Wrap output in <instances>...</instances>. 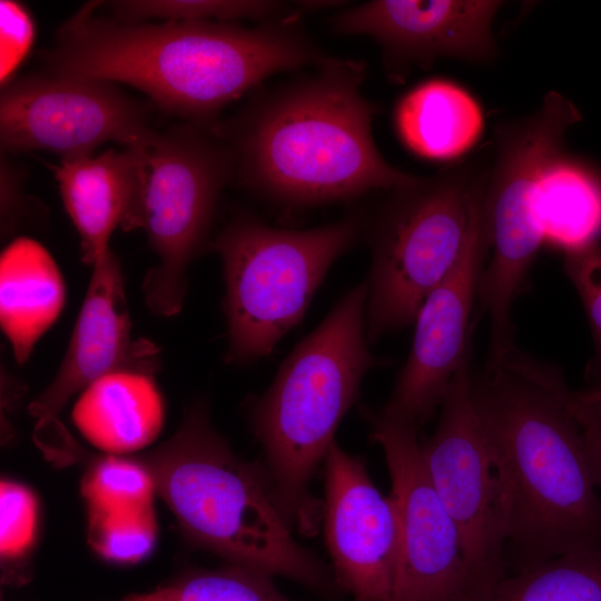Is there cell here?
Here are the masks:
<instances>
[{"label":"cell","mask_w":601,"mask_h":601,"mask_svg":"<svg viewBox=\"0 0 601 601\" xmlns=\"http://www.w3.org/2000/svg\"><path fill=\"white\" fill-rule=\"evenodd\" d=\"M85 3L39 53L45 72L126 83L166 112L209 128L218 112L280 71L328 57L299 26L300 14L254 28L214 20H121Z\"/></svg>","instance_id":"1"},{"label":"cell","mask_w":601,"mask_h":601,"mask_svg":"<svg viewBox=\"0 0 601 601\" xmlns=\"http://www.w3.org/2000/svg\"><path fill=\"white\" fill-rule=\"evenodd\" d=\"M471 394L506 489V549L520 570L601 548V499L560 368L513 346L472 374Z\"/></svg>","instance_id":"2"},{"label":"cell","mask_w":601,"mask_h":601,"mask_svg":"<svg viewBox=\"0 0 601 601\" xmlns=\"http://www.w3.org/2000/svg\"><path fill=\"white\" fill-rule=\"evenodd\" d=\"M316 68L210 127L230 148L240 183L287 207L415 183L420 177L390 165L375 145V108L362 93L363 62L328 58Z\"/></svg>","instance_id":"3"},{"label":"cell","mask_w":601,"mask_h":601,"mask_svg":"<svg viewBox=\"0 0 601 601\" xmlns=\"http://www.w3.org/2000/svg\"><path fill=\"white\" fill-rule=\"evenodd\" d=\"M367 283L349 289L247 404L275 501L303 533L315 532L321 504L309 485L368 371L383 364L366 336Z\"/></svg>","instance_id":"4"},{"label":"cell","mask_w":601,"mask_h":601,"mask_svg":"<svg viewBox=\"0 0 601 601\" xmlns=\"http://www.w3.org/2000/svg\"><path fill=\"white\" fill-rule=\"evenodd\" d=\"M145 460L157 494L194 544L230 564L328 590L329 571L293 536L263 465L233 452L206 403L194 405L175 435Z\"/></svg>","instance_id":"5"},{"label":"cell","mask_w":601,"mask_h":601,"mask_svg":"<svg viewBox=\"0 0 601 601\" xmlns=\"http://www.w3.org/2000/svg\"><path fill=\"white\" fill-rule=\"evenodd\" d=\"M492 161L476 155L433 177L390 189L368 226L370 344L414 323L426 296L471 242L487 230L485 196Z\"/></svg>","instance_id":"6"},{"label":"cell","mask_w":601,"mask_h":601,"mask_svg":"<svg viewBox=\"0 0 601 601\" xmlns=\"http://www.w3.org/2000/svg\"><path fill=\"white\" fill-rule=\"evenodd\" d=\"M358 210L309 229H283L236 215L209 248L221 258L227 321L226 362L240 365L272 353L304 317L333 263L366 227Z\"/></svg>","instance_id":"7"},{"label":"cell","mask_w":601,"mask_h":601,"mask_svg":"<svg viewBox=\"0 0 601 601\" xmlns=\"http://www.w3.org/2000/svg\"><path fill=\"white\" fill-rule=\"evenodd\" d=\"M142 176L135 229H144L156 264L142 290L148 308L170 317L183 307L187 268L206 246L219 195L235 174L230 148L191 122L152 130L139 145Z\"/></svg>","instance_id":"8"},{"label":"cell","mask_w":601,"mask_h":601,"mask_svg":"<svg viewBox=\"0 0 601 601\" xmlns=\"http://www.w3.org/2000/svg\"><path fill=\"white\" fill-rule=\"evenodd\" d=\"M580 118L569 99L551 91L535 112L495 129L485 196L491 258L480 280V296L492 309H510L524 288L543 242L535 211L539 181Z\"/></svg>","instance_id":"9"},{"label":"cell","mask_w":601,"mask_h":601,"mask_svg":"<svg viewBox=\"0 0 601 601\" xmlns=\"http://www.w3.org/2000/svg\"><path fill=\"white\" fill-rule=\"evenodd\" d=\"M471 355L453 376L422 456L463 546L473 597L500 581L510 533L505 485L474 408Z\"/></svg>","instance_id":"10"},{"label":"cell","mask_w":601,"mask_h":601,"mask_svg":"<svg viewBox=\"0 0 601 601\" xmlns=\"http://www.w3.org/2000/svg\"><path fill=\"white\" fill-rule=\"evenodd\" d=\"M149 116L146 104L110 81L47 72L14 77L0 97L1 150H48L73 160L107 141L131 147L154 130Z\"/></svg>","instance_id":"11"},{"label":"cell","mask_w":601,"mask_h":601,"mask_svg":"<svg viewBox=\"0 0 601 601\" xmlns=\"http://www.w3.org/2000/svg\"><path fill=\"white\" fill-rule=\"evenodd\" d=\"M364 415L383 450L400 518L392 601L473 598L461 536L425 466L418 428L382 408Z\"/></svg>","instance_id":"12"},{"label":"cell","mask_w":601,"mask_h":601,"mask_svg":"<svg viewBox=\"0 0 601 601\" xmlns=\"http://www.w3.org/2000/svg\"><path fill=\"white\" fill-rule=\"evenodd\" d=\"M324 535L337 582L355 601H392L400 518L392 494L336 441L324 459Z\"/></svg>","instance_id":"13"},{"label":"cell","mask_w":601,"mask_h":601,"mask_svg":"<svg viewBox=\"0 0 601 601\" xmlns=\"http://www.w3.org/2000/svg\"><path fill=\"white\" fill-rule=\"evenodd\" d=\"M495 0H374L332 19L339 35H365L383 50L388 78L402 82L410 70L439 58L487 62L495 57Z\"/></svg>","instance_id":"14"},{"label":"cell","mask_w":601,"mask_h":601,"mask_svg":"<svg viewBox=\"0 0 601 601\" xmlns=\"http://www.w3.org/2000/svg\"><path fill=\"white\" fill-rule=\"evenodd\" d=\"M489 250L485 230L424 299L407 361L384 412L420 428L440 407L453 376L471 355V313Z\"/></svg>","instance_id":"15"},{"label":"cell","mask_w":601,"mask_h":601,"mask_svg":"<svg viewBox=\"0 0 601 601\" xmlns=\"http://www.w3.org/2000/svg\"><path fill=\"white\" fill-rule=\"evenodd\" d=\"M92 267L65 357L49 386L30 404L38 422L57 420L73 394L102 376L131 371L155 375L160 365L152 343L131 337L124 278L117 255L107 250Z\"/></svg>","instance_id":"16"},{"label":"cell","mask_w":601,"mask_h":601,"mask_svg":"<svg viewBox=\"0 0 601 601\" xmlns=\"http://www.w3.org/2000/svg\"><path fill=\"white\" fill-rule=\"evenodd\" d=\"M139 145L49 166L80 237L81 258L90 266L110 249L117 227L135 229L142 176Z\"/></svg>","instance_id":"17"},{"label":"cell","mask_w":601,"mask_h":601,"mask_svg":"<svg viewBox=\"0 0 601 601\" xmlns=\"http://www.w3.org/2000/svg\"><path fill=\"white\" fill-rule=\"evenodd\" d=\"M65 300V282L50 253L35 239H13L0 258V323L19 364L28 361Z\"/></svg>","instance_id":"18"},{"label":"cell","mask_w":601,"mask_h":601,"mask_svg":"<svg viewBox=\"0 0 601 601\" xmlns=\"http://www.w3.org/2000/svg\"><path fill=\"white\" fill-rule=\"evenodd\" d=\"M72 418L92 445L107 454L125 455L158 436L164 404L152 375L119 371L82 391Z\"/></svg>","instance_id":"19"},{"label":"cell","mask_w":601,"mask_h":601,"mask_svg":"<svg viewBox=\"0 0 601 601\" xmlns=\"http://www.w3.org/2000/svg\"><path fill=\"white\" fill-rule=\"evenodd\" d=\"M396 126L406 146L431 159L466 152L483 127L482 110L460 86L441 79L411 90L398 104Z\"/></svg>","instance_id":"20"},{"label":"cell","mask_w":601,"mask_h":601,"mask_svg":"<svg viewBox=\"0 0 601 601\" xmlns=\"http://www.w3.org/2000/svg\"><path fill=\"white\" fill-rule=\"evenodd\" d=\"M535 211L543 242L564 254L599 244L601 175L561 152L540 178Z\"/></svg>","instance_id":"21"},{"label":"cell","mask_w":601,"mask_h":601,"mask_svg":"<svg viewBox=\"0 0 601 601\" xmlns=\"http://www.w3.org/2000/svg\"><path fill=\"white\" fill-rule=\"evenodd\" d=\"M483 601H601V548L563 553L500 580Z\"/></svg>","instance_id":"22"},{"label":"cell","mask_w":601,"mask_h":601,"mask_svg":"<svg viewBox=\"0 0 601 601\" xmlns=\"http://www.w3.org/2000/svg\"><path fill=\"white\" fill-rule=\"evenodd\" d=\"M121 601H290L273 577L242 565L188 572L151 591L129 594Z\"/></svg>","instance_id":"23"},{"label":"cell","mask_w":601,"mask_h":601,"mask_svg":"<svg viewBox=\"0 0 601 601\" xmlns=\"http://www.w3.org/2000/svg\"><path fill=\"white\" fill-rule=\"evenodd\" d=\"M104 4L110 9L111 16L130 21L157 18L227 22L254 19L266 22L303 13L297 3L266 0H117Z\"/></svg>","instance_id":"24"},{"label":"cell","mask_w":601,"mask_h":601,"mask_svg":"<svg viewBox=\"0 0 601 601\" xmlns=\"http://www.w3.org/2000/svg\"><path fill=\"white\" fill-rule=\"evenodd\" d=\"M81 493L89 512H117L152 505L157 491L145 462L106 454L86 472Z\"/></svg>","instance_id":"25"},{"label":"cell","mask_w":601,"mask_h":601,"mask_svg":"<svg viewBox=\"0 0 601 601\" xmlns=\"http://www.w3.org/2000/svg\"><path fill=\"white\" fill-rule=\"evenodd\" d=\"M154 505L117 512H89L88 542L101 558L137 563L152 550L157 536Z\"/></svg>","instance_id":"26"},{"label":"cell","mask_w":601,"mask_h":601,"mask_svg":"<svg viewBox=\"0 0 601 601\" xmlns=\"http://www.w3.org/2000/svg\"><path fill=\"white\" fill-rule=\"evenodd\" d=\"M38 500L26 485L2 480L0 484V556L2 565L26 560L38 530Z\"/></svg>","instance_id":"27"},{"label":"cell","mask_w":601,"mask_h":601,"mask_svg":"<svg viewBox=\"0 0 601 601\" xmlns=\"http://www.w3.org/2000/svg\"><path fill=\"white\" fill-rule=\"evenodd\" d=\"M564 255V273L580 296L594 339L595 354L588 374L597 376L601 374V246Z\"/></svg>","instance_id":"28"},{"label":"cell","mask_w":601,"mask_h":601,"mask_svg":"<svg viewBox=\"0 0 601 601\" xmlns=\"http://www.w3.org/2000/svg\"><path fill=\"white\" fill-rule=\"evenodd\" d=\"M36 35L35 19L26 4L0 1V81L10 82L30 51Z\"/></svg>","instance_id":"29"},{"label":"cell","mask_w":601,"mask_h":601,"mask_svg":"<svg viewBox=\"0 0 601 601\" xmlns=\"http://www.w3.org/2000/svg\"><path fill=\"white\" fill-rule=\"evenodd\" d=\"M0 167L1 229L2 234H8L18 225L26 206L22 189L24 173L3 154Z\"/></svg>","instance_id":"30"},{"label":"cell","mask_w":601,"mask_h":601,"mask_svg":"<svg viewBox=\"0 0 601 601\" xmlns=\"http://www.w3.org/2000/svg\"><path fill=\"white\" fill-rule=\"evenodd\" d=\"M574 415L583 430L588 462L594 485L601 499V427L583 416L575 413Z\"/></svg>","instance_id":"31"},{"label":"cell","mask_w":601,"mask_h":601,"mask_svg":"<svg viewBox=\"0 0 601 601\" xmlns=\"http://www.w3.org/2000/svg\"><path fill=\"white\" fill-rule=\"evenodd\" d=\"M573 412L601 427V394L592 390L572 392Z\"/></svg>","instance_id":"32"},{"label":"cell","mask_w":601,"mask_h":601,"mask_svg":"<svg viewBox=\"0 0 601 601\" xmlns=\"http://www.w3.org/2000/svg\"><path fill=\"white\" fill-rule=\"evenodd\" d=\"M595 392L601 394V385L593 388Z\"/></svg>","instance_id":"33"}]
</instances>
